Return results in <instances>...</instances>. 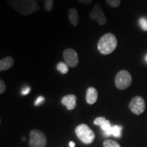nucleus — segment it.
I'll return each mask as SVG.
<instances>
[{
    "instance_id": "nucleus-8",
    "label": "nucleus",
    "mask_w": 147,
    "mask_h": 147,
    "mask_svg": "<svg viewBox=\"0 0 147 147\" xmlns=\"http://www.w3.org/2000/svg\"><path fill=\"white\" fill-rule=\"evenodd\" d=\"M63 57L65 63L71 67H75L78 65L79 59L78 53L72 49H66L63 53Z\"/></svg>"
},
{
    "instance_id": "nucleus-14",
    "label": "nucleus",
    "mask_w": 147,
    "mask_h": 147,
    "mask_svg": "<svg viewBox=\"0 0 147 147\" xmlns=\"http://www.w3.org/2000/svg\"><path fill=\"white\" fill-rule=\"evenodd\" d=\"M57 69L59 71L63 74H66L69 71L68 65L65 63H64V62H59V63H57Z\"/></svg>"
},
{
    "instance_id": "nucleus-5",
    "label": "nucleus",
    "mask_w": 147,
    "mask_h": 147,
    "mask_svg": "<svg viewBox=\"0 0 147 147\" xmlns=\"http://www.w3.org/2000/svg\"><path fill=\"white\" fill-rule=\"evenodd\" d=\"M30 140L29 146L30 147H46L47 144V138L45 134L38 129H33L29 134Z\"/></svg>"
},
{
    "instance_id": "nucleus-3",
    "label": "nucleus",
    "mask_w": 147,
    "mask_h": 147,
    "mask_svg": "<svg viewBox=\"0 0 147 147\" xmlns=\"http://www.w3.org/2000/svg\"><path fill=\"white\" fill-rule=\"evenodd\" d=\"M78 138L85 144H90L94 141L95 136L94 132L87 125L82 123L78 125L75 129Z\"/></svg>"
},
{
    "instance_id": "nucleus-24",
    "label": "nucleus",
    "mask_w": 147,
    "mask_h": 147,
    "mask_svg": "<svg viewBox=\"0 0 147 147\" xmlns=\"http://www.w3.org/2000/svg\"><path fill=\"white\" fill-rule=\"evenodd\" d=\"M69 147H75V146H76V144H75L74 142H69Z\"/></svg>"
},
{
    "instance_id": "nucleus-2",
    "label": "nucleus",
    "mask_w": 147,
    "mask_h": 147,
    "mask_svg": "<svg viewBox=\"0 0 147 147\" xmlns=\"http://www.w3.org/2000/svg\"><path fill=\"white\" fill-rule=\"evenodd\" d=\"M118 42L116 36L112 33H108L101 37L97 43V49L101 54L108 55L111 54L117 47Z\"/></svg>"
},
{
    "instance_id": "nucleus-10",
    "label": "nucleus",
    "mask_w": 147,
    "mask_h": 147,
    "mask_svg": "<svg viewBox=\"0 0 147 147\" xmlns=\"http://www.w3.org/2000/svg\"><path fill=\"white\" fill-rule=\"evenodd\" d=\"M98 93L97 89L94 87H90L87 89L86 92V101L90 105L95 104L97 102Z\"/></svg>"
},
{
    "instance_id": "nucleus-11",
    "label": "nucleus",
    "mask_w": 147,
    "mask_h": 147,
    "mask_svg": "<svg viewBox=\"0 0 147 147\" xmlns=\"http://www.w3.org/2000/svg\"><path fill=\"white\" fill-rule=\"evenodd\" d=\"M93 123H94L95 125L100 126V128L102 129V131L104 132L108 131V130L112 127L111 123H110V121L107 120V119L104 117H97V118L94 120V121H93Z\"/></svg>"
},
{
    "instance_id": "nucleus-22",
    "label": "nucleus",
    "mask_w": 147,
    "mask_h": 147,
    "mask_svg": "<svg viewBox=\"0 0 147 147\" xmlns=\"http://www.w3.org/2000/svg\"><path fill=\"white\" fill-rule=\"evenodd\" d=\"M30 92V88L29 87H25V89L23 90V91H22V94L23 95H27L28 93Z\"/></svg>"
},
{
    "instance_id": "nucleus-21",
    "label": "nucleus",
    "mask_w": 147,
    "mask_h": 147,
    "mask_svg": "<svg viewBox=\"0 0 147 147\" xmlns=\"http://www.w3.org/2000/svg\"><path fill=\"white\" fill-rule=\"evenodd\" d=\"M45 97H42V96H40L38 97V98H37V100H36V102H35V105L36 106H39L40 104H41L45 102Z\"/></svg>"
},
{
    "instance_id": "nucleus-4",
    "label": "nucleus",
    "mask_w": 147,
    "mask_h": 147,
    "mask_svg": "<svg viewBox=\"0 0 147 147\" xmlns=\"http://www.w3.org/2000/svg\"><path fill=\"white\" fill-rule=\"evenodd\" d=\"M116 87L119 90H124L131 85L132 78L130 73L128 71L122 69L119 71L115 77Z\"/></svg>"
},
{
    "instance_id": "nucleus-16",
    "label": "nucleus",
    "mask_w": 147,
    "mask_h": 147,
    "mask_svg": "<svg viewBox=\"0 0 147 147\" xmlns=\"http://www.w3.org/2000/svg\"><path fill=\"white\" fill-rule=\"evenodd\" d=\"M123 127L120 125L113 126V136L115 138H121Z\"/></svg>"
},
{
    "instance_id": "nucleus-6",
    "label": "nucleus",
    "mask_w": 147,
    "mask_h": 147,
    "mask_svg": "<svg viewBox=\"0 0 147 147\" xmlns=\"http://www.w3.org/2000/svg\"><path fill=\"white\" fill-rule=\"evenodd\" d=\"M89 18L92 21H96L99 25H101V26L105 25L107 22L106 16L100 3H96L93 6V9L89 13Z\"/></svg>"
},
{
    "instance_id": "nucleus-13",
    "label": "nucleus",
    "mask_w": 147,
    "mask_h": 147,
    "mask_svg": "<svg viewBox=\"0 0 147 147\" xmlns=\"http://www.w3.org/2000/svg\"><path fill=\"white\" fill-rule=\"evenodd\" d=\"M68 17L71 25L76 27L79 23V14L76 8H71L68 11Z\"/></svg>"
},
{
    "instance_id": "nucleus-12",
    "label": "nucleus",
    "mask_w": 147,
    "mask_h": 147,
    "mask_svg": "<svg viewBox=\"0 0 147 147\" xmlns=\"http://www.w3.org/2000/svg\"><path fill=\"white\" fill-rule=\"evenodd\" d=\"M14 60L12 57L8 56L0 60V71L8 70L14 65Z\"/></svg>"
},
{
    "instance_id": "nucleus-9",
    "label": "nucleus",
    "mask_w": 147,
    "mask_h": 147,
    "mask_svg": "<svg viewBox=\"0 0 147 147\" xmlns=\"http://www.w3.org/2000/svg\"><path fill=\"white\" fill-rule=\"evenodd\" d=\"M77 97L75 95L69 94L63 97L61 99V104L65 106L67 110H72L76 106Z\"/></svg>"
},
{
    "instance_id": "nucleus-23",
    "label": "nucleus",
    "mask_w": 147,
    "mask_h": 147,
    "mask_svg": "<svg viewBox=\"0 0 147 147\" xmlns=\"http://www.w3.org/2000/svg\"><path fill=\"white\" fill-rule=\"evenodd\" d=\"M80 3H84V4H90L93 0H78Z\"/></svg>"
},
{
    "instance_id": "nucleus-17",
    "label": "nucleus",
    "mask_w": 147,
    "mask_h": 147,
    "mask_svg": "<svg viewBox=\"0 0 147 147\" xmlns=\"http://www.w3.org/2000/svg\"><path fill=\"white\" fill-rule=\"evenodd\" d=\"M54 7V0H45V9L47 12H51Z\"/></svg>"
},
{
    "instance_id": "nucleus-19",
    "label": "nucleus",
    "mask_w": 147,
    "mask_h": 147,
    "mask_svg": "<svg viewBox=\"0 0 147 147\" xmlns=\"http://www.w3.org/2000/svg\"><path fill=\"white\" fill-rule=\"evenodd\" d=\"M139 24L141 28L145 32H147V18L142 17L139 19Z\"/></svg>"
},
{
    "instance_id": "nucleus-7",
    "label": "nucleus",
    "mask_w": 147,
    "mask_h": 147,
    "mask_svg": "<svg viewBox=\"0 0 147 147\" xmlns=\"http://www.w3.org/2000/svg\"><path fill=\"white\" fill-rule=\"evenodd\" d=\"M129 108L134 114L140 115L144 112L146 108V104L143 97L136 96L131 100L129 104Z\"/></svg>"
},
{
    "instance_id": "nucleus-15",
    "label": "nucleus",
    "mask_w": 147,
    "mask_h": 147,
    "mask_svg": "<svg viewBox=\"0 0 147 147\" xmlns=\"http://www.w3.org/2000/svg\"><path fill=\"white\" fill-rule=\"evenodd\" d=\"M103 146L104 147H121V145L119 144L117 141L113 140H106L103 143Z\"/></svg>"
},
{
    "instance_id": "nucleus-20",
    "label": "nucleus",
    "mask_w": 147,
    "mask_h": 147,
    "mask_svg": "<svg viewBox=\"0 0 147 147\" xmlns=\"http://www.w3.org/2000/svg\"><path fill=\"white\" fill-rule=\"evenodd\" d=\"M5 90H6V86H5V82L2 79H0V93L3 94Z\"/></svg>"
},
{
    "instance_id": "nucleus-25",
    "label": "nucleus",
    "mask_w": 147,
    "mask_h": 147,
    "mask_svg": "<svg viewBox=\"0 0 147 147\" xmlns=\"http://www.w3.org/2000/svg\"><path fill=\"white\" fill-rule=\"evenodd\" d=\"M146 60H147V56H146Z\"/></svg>"
},
{
    "instance_id": "nucleus-18",
    "label": "nucleus",
    "mask_w": 147,
    "mask_h": 147,
    "mask_svg": "<svg viewBox=\"0 0 147 147\" xmlns=\"http://www.w3.org/2000/svg\"><path fill=\"white\" fill-rule=\"evenodd\" d=\"M107 4L111 8H118L121 4V0H106Z\"/></svg>"
},
{
    "instance_id": "nucleus-1",
    "label": "nucleus",
    "mask_w": 147,
    "mask_h": 147,
    "mask_svg": "<svg viewBox=\"0 0 147 147\" xmlns=\"http://www.w3.org/2000/svg\"><path fill=\"white\" fill-rule=\"evenodd\" d=\"M8 4L23 16H28L40 10V5L36 0H7Z\"/></svg>"
}]
</instances>
